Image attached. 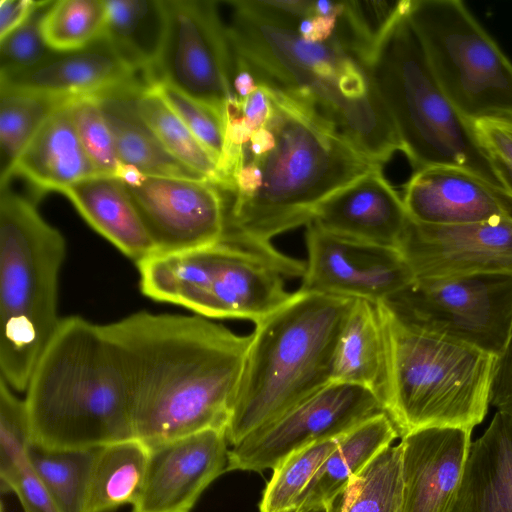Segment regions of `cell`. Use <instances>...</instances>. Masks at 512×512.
Wrapping results in <instances>:
<instances>
[{"mask_svg":"<svg viewBox=\"0 0 512 512\" xmlns=\"http://www.w3.org/2000/svg\"><path fill=\"white\" fill-rule=\"evenodd\" d=\"M473 124L487 154L505 163L499 167V177L512 195V123L478 121Z\"/></svg>","mask_w":512,"mask_h":512,"instance_id":"41","label":"cell"},{"mask_svg":"<svg viewBox=\"0 0 512 512\" xmlns=\"http://www.w3.org/2000/svg\"><path fill=\"white\" fill-rule=\"evenodd\" d=\"M305 227L307 261L298 290L379 304L415 279L396 248L335 235L311 222Z\"/></svg>","mask_w":512,"mask_h":512,"instance_id":"14","label":"cell"},{"mask_svg":"<svg viewBox=\"0 0 512 512\" xmlns=\"http://www.w3.org/2000/svg\"><path fill=\"white\" fill-rule=\"evenodd\" d=\"M1 512H4V508H3V505L1 506Z\"/></svg>","mask_w":512,"mask_h":512,"instance_id":"48","label":"cell"},{"mask_svg":"<svg viewBox=\"0 0 512 512\" xmlns=\"http://www.w3.org/2000/svg\"><path fill=\"white\" fill-rule=\"evenodd\" d=\"M376 305L386 347L382 402L400 437L431 427L473 430L487 414L499 356L408 326Z\"/></svg>","mask_w":512,"mask_h":512,"instance_id":"6","label":"cell"},{"mask_svg":"<svg viewBox=\"0 0 512 512\" xmlns=\"http://www.w3.org/2000/svg\"><path fill=\"white\" fill-rule=\"evenodd\" d=\"M118 178L124 182L156 253L209 247L222 241L226 199L212 181L147 176L126 166L121 167Z\"/></svg>","mask_w":512,"mask_h":512,"instance_id":"13","label":"cell"},{"mask_svg":"<svg viewBox=\"0 0 512 512\" xmlns=\"http://www.w3.org/2000/svg\"><path fill=\"white\" fill-rule=\"evenodd\" d=\"M227 444L225 430L211 428L148 445L144 483L131 512H191L226 472Z\"/></svg>","mask_w":512,"mask_h":512,"instance_id":"16","label":"cell"},{"mask_svg":"<svg viewBox=\"0 0 512 512\" xmlns=\"http://www.w3.org/2000/svg\"><path fill=\"white\" fill-rule=\"evenodd\" d=\"M104 37L119 57L150 83L166 30L164 0H106Z\"/></svg>","mask_w":512,"mask_h":512,"instance_id":"29","label":"cell"},{"mask_svg":"<svg viewBox=\"0 0 512 512\" xmlns=\"http://www.w3.org/2000/svg\"><path fill=\"white\" fill-rule=\"evenodd\" d=\"M398 250L415 278L512 274V220L429 225L410 219Z\"/></svg>","mask_w":512,"mask_h":512,"instance_id":"15","label":"cell"},{"mask_svg":"<svg viewBox=\"0 0 512 512\" xmlns=\"http://www.w3.org/2000/svg\"><path fill=\"white\" fill-rule=\"evenodd\" d=\"M339 17L320 15L305 17L297 22L295 30L305 40L326 42L334 36Z\"/></svg>","mask_w":512,"mask_h":512,"instance_id":"45","label":"cell"},{"mask_svg":"<svg viewBox=\"0 0 512 512\" xmlns=\"http://www.w3.org/2000/svg\"><path fill=\"white\" fill-rule=\"evenodd\" d=\"M75 98L0 87V185L46 119Z\"/></svg>","mask_w":512,"mask_h":512,"instance_id":"31","label":"cell"},{"mask_svg":"<svg viewBox=\"0 0 512 512\" xmlns=\"http://www.w3.org/2000/svg\"><path fill=\"white\" fill-rule=\"evenodd\" d=\"M136 103L140 115L169 154L220 188L221 173L218 161L151 84L139 90Z\"/></svg>","mask_w":512,"mask_h":512,"instance_id":"33","label":"cell"},{"mask_svg":"<svg viewBox=\"0 0 512 512\" xmlns=\"http://www.w3.org/2000/svg\"><path fill=\"white\" fill-rule=\"evenodd\" d=\"M7 492L16 494L24 512H59L34 472L29 459L11 482Z\"/></svg>","mask_w":512,"mask_h":512,"instance_id":"42","label":"cell"},{"mask_svg":"<svg viewBox=\"0 0 512 512\" xmlns=\"http://www.w3.org/2000/svg\"><path fill=\"white\" fill-rule=\"evenodd\" d=\"M399 436L387 413L371 417L343 435L300 495L296 510L328 503Z\"/></svg>","mask_w":512,"mask_h":512,"instance_id":"27","label":"cell"},{"mask_svg":"<svg viewBox=\"0 0 512 512\" xmlns=\"http://www.w3.org/2000/svg\"><path fill=\"white\" fill-rule=\"evenodd\" d=\"M101 329L126 387L134 438L153 445L226 432L250 334L199 315L147 311Z\"/></svg>","mask_w":512,"mask_h":512,"instance_id":"1","label":"cell"},{"mask_svg":"<svg viewBox=\"0 0 512 512\" xmlns=\"http://www.w3.org/2000/svg\"><path fill=\"white\" fill-rule=\"evenodd\" d=\"M71 111L80 141L97 174L118 177L122 165L98 98H76L71 104Z\"/></svg>","mask_w":512,"mask_h":512,"instance_id":"39","label":"cell"},{"mask_svg":"<svg viewBox=\"0 0 512 512\" xmlns=\"http://www.w3.org/2000/svg\"><path fill=\"white\" fill-rule=\"evenodd\" d=\"M107 18L106 0L52 1L41 21L42 36L54 52L78 51L104 37Z\"/></svg>","mask_w":512,"mask_h":512,"instance_id":"35","label":"cell"},{"mask_svg":"<svg viewBox=\"0 0 512 512\" xmlns=\"http://www.w3.org/2000/svg\"><path fill=\"white\" fill-rule=\"evenodd\" d=\"M291 512H327V506H326V504H324V505H318V506H314V507H310V508H306V509L294 510Z\"/></svg>","mask_w":512,"mask_h":512,"instance_id":"47","label":"cell"},{"mask_svg":"<svg viewBox=\"0 0 512 512\" xmlns=\"http://www.w3.org/2000/svg\"><path fill=\"white\" fill-rule=\"evenodd\" d=\"M95 449L50 450L30 445L29 462L59 512H86Z\"/></svg>","mask_w":512,"mask_h":512,"instance_id":"34","label":"cell"},{"mask_svg":"<svg viewBox=\"0 0 512 512\" xmlns=\"http://www.w3.org/2000/svg\"><path fill=\"white\" fill-rule=\"evenodd\" d=\"M32 444L25 400L17 397L12 388L0 378V488L7 492L9 485L28 462Z\"/></svg>","mask_w":512,"mask_h":512,"instance_id":"37","label":"cell"},{"mask_svg":"<svg viewBox=\"0 0 512 512\" xmlns=\"http://www.w3.org/2000/svg\"><path fill=\"white\" fill-rule=\"evenodd\" d=\"M429 66L471 123H512V63L460 0H408Z\"/></svg>","mask_w":512,"mask_h":512,"instance_id":"9","label":"cell"},{"mask_svg":"<svg viewBox=\"0 0 512 512\" xmlns=\"http://www.w3.org/2000/svg\"><path fill=\"white\" fill-rule=\"evenodd\" d=\"M355 299L297 290L257 322L226 427L234 446L331 383Z\"/></svg>","mask_w":512,"mask_h":512,"instance_id":"5","label":"cell"},{"mask_svg":"<svg viewBox=\"0 0 512 512\" xmlns=\"http://www.w3.org/2000/svg\"><path fill=\"white\" fill-rule=\"evenodd\" d=\"M148 84L140 79L96 96L112 133L121 165L147 176L207 180L170 155L140 115L137 94Z\"/></svg>","mask_w":512,"mask_h":512,"instance_id":"24","label":"cell"},{"mask_svg":"<svg viewBox=\"0 0 512 512\" xmlns=\"http://www.w3.org/2000/svg\"><path fill=\"white\" fill-rule=\"evenodd\" d=\"M451 512H512V418L496 412L470 445Z\"/></svg>","mask_w":512,"mask_h":512,"instance_id":"23","label":"cell"},{"mask_svg":"<svg viewBox=\"0 0 512 512\" xmlns=\"http://www.w3.org/2000/svg\"><path fill=\"white\" fill-rule=\"evenodd\" d=\"M166 30L150 83L163 82L217 110L224 118L234 57L218 2L164 0Z\"/></svg>","mask_w":512,"mask_h":512,"instance_id":"11","label":"cell"},{"mask_svg":"<svg viewBox=\"0 0 512 512\" xmlns=\"http://www.w3.org/2000/svg\"><path fill=\"white\" fill-rule=\"evenodd\" d=\"M41 3L34 0H1L0 39L22 26Z\"/></svg>","mask_w":512,"mask_h":512,"instance_id":"44","label":"cell"},{"mask_svg":"<svg viewBox=\"0 0 512 512\" xmlns=\"http://www.w3.org/2000/svg\"><path fill=\"white\" fill-rule=\"evenodd\" d=\"M226 4L234 63L258 84L289 97L381 166L401 150L368 67L335 35L326 42L308 41L252 0Z\"/></svg>","mask_w":512,"mask_h":512,"instance_id":"3","label":"cell"},{"mask_svg":"<svg viewBox=\"0 0 512 512\" xmlns=\"http://www.w3.org/2000/svg\"><path fill=\"white\" fill-rule=\"evenodd\" d=\"M472 430L420 429L401 437L400 512H451L470 451Z\"/></svg>","mask_w":512,"mask_h":512,"instance_id":"18","label":"cell"},{"mask_svg":"<svg viewBox=\"0 0 512 512\" xmlns=\"http://www.w3.org/2000/svg\"><path fill=\"white\" fill-rule=\"evenodd\" d=\"M331 382L368 388L382 401L386 347L376 304L354 300L338 339Z\"/></svg>","mask_w":512,"mask_h":512,"instance_id":"28","label":"cell"},{"mask_svg":"<svg viewBox=\"0 0 512 512\" xmlns=\"http://www.w3.org/2000/svg\"><path fill=\"white\" fill-rule=\"evenodd\" d=\"M490 404L512 418V339L498 357L490 389Z\"/></svg>","mask_w":512,"mask_h":512,"instance_id":"43","label":"cell"},{"mask_svg":"<svg viewBox=\"0 0 512 512\" xmlns=\"http://www.w3.org/2000/svg\"><path fill=\"white\" fill-rule=\"evenodd\" d=\"M411 220L429 225H458L512 220V195L473 172L455 166L415 171L402 197Z\"/></svg>","mask_w":512,"mask_h":512,"instance_id":"17","label":"cell"},{"mask_svg":"<svg viewBox=\"0 0 512 512\" xmlns=\"http://www.w3.org/2000/svg\"><path fill=\"white\" fill-rule=\"evenodd\" d=\"M51 3L42 1L22 26L0 39V73L35 66L54 53L45 43L41 31L42 18Z\"/></svg>","mask_w":512,"mask_h":512,"instance_id":"40","label":"cell"},{"mask_svg":"<svg viewBox=\"0 0 512 512\" xmlns=\"http://www.w3.org/2000/svg\"><path fill=\"white\" fill-rule=\"evenodd\" d=\"M267 89L272 111L262 127L264 147L236 160L221 242L268 262L286 278L302 277L305 262L279 251L273 239L306 226L325 198L382 166L310 111Z\"/></svg>","mask_w":512,"mask_h":512,"instance_id":"2","label":"cell"},{"mask_svg":"<svg viewBox=\"0 0 512 512\" xmlns=\"http://www.w3.org/2000/svg\"><path fill=\"white\" fill-rule=\"evenodd\" d=\"M401 445L379 452L328 503L327 512H400L402 503Z\"/></svg>","mask_w":512,"mask_h":512,"instance_id":"32","label":"cell"},{"mask_svg":"<svg viewBox=\"0 0 512 512\" xmlns=\"http://www.w3.org/2000/svg\"><path fill=\"white\" fill-rule=\"evenodd\" d=\"M286 277L268 262L226 245H217V259L205 318L241 319L256 324L291 296Z\"/></svg>","mask_w":512,"mask_h":512,"instance_id":"21","label":"cell"},{"mask_svg":"<svg viewBox=\"0 0 512 512\" xmlns=\"http://www.w3.org/2000/svg\"><path fill=\"white\" fill-rule=\"evenodd\" d=\"M258 86V82L248 69L234 63L232 89L238 100L242 101L248 98Z\"/></svg>","mask_w":512,"mask_h":512,"instance_id":"46","label":"cell"},{"mask_svg":"<svg viewBox=\"0 0 512 512\" xmlns=\"http://www.w3.org/2000/svg\"><path fill=\"white\" fill-rule=\"evenodd\" d=\"M217 245L156 253L137 263L147 297L186 307L205 317L215 273Z\"/></svg>","mask_w":512,"mask_h":512,"instance_id":"26","label":"cell"},{"mask_svg":"<svg viewBox=\"0 0 512 512\" xmlns=\"http://www.w3.org/2000/svg\"><path fill=\"white\" fill-rule=\"evenodd\" d=\"M9 184L0 185V370L23 392L62 319L58 287L66 242Z\"/></svg>","mask_w":512,"mask_h":512,"instance_id":"8","label":"cell"},{"mask_svg":"<svg viewBox=\"0 0 512 512\" xmlns=\"http://www.w3.org/2000/svg\"><path fill=\"white\" fill-rule=\"evenodd\" d=\"M340 438L318 442L298 450L275 467L259 504L260 512L296 510L300 495L337 446Z\"/></svg>","mask_w":512,"mask_h":512,"instance_id":"36","label":"cell"},{"mask_svg":"<svg viewBox=\"0 0 512 512\" xmlns=\"http://www.w3.org/2000/svg\"><path fill=\"white\" fill-rule=\"evenodd\" d=\"M25 392L34 445L93 449L134 438L126 387L101 325L62 318Z\"/></svg>","mask_w":512,"mask_h":512,"instance_id":"4","label":"cell"},{"mask_svg":"<svg viewBox=\"0 0 512 512\" xmlns=\"http://www.w3.org/2000/svg\"><path fill=\"white\" fill-rule=\"evenodd\" d=\"M310 222L335 235L398 249L410 217L377 167L320 202Z\"/></svg>","mask_w":512,"mask_h":512,"instance_id":"19","label":"cell"},{"mask_svg":"<svg viewBox=\"0 0 512 512\" xmlns=\"http://www.w3.org/2000/svg\"><path fill=\"white\" fill-rule=\"evenodd\" d=\"M383 303L408 326L497 356L512 339V274L415 278Z\"/></svg>","mask_w":512,"mask_h":512,"instance_id":"10","label":"cell"},{"mask_svg":"<svg viewBox=\"0 0 512 512\" xmlns=\"http://www.w3.org/2000/svg\"><path fill=\"white\" fill-rule=\"evenodd\" d=\"M61 194L93 229L136 263L156 253L120 178L94 176L67 187Z\"/></svg>","mask_w":512,"mask_h":512,"instance_id":"25","label":"cell"},{"mask_svg":"<svg viewBox=\"0 0 512 512\" xmlns=\"http://www.w3.org/2000/svg\"><path fill=\"white\" fill-rule=\"evenodd\" d=\"M151 85L216 158L221 173L227 152L225 118L211 106L186 95L169 84L156 82Z\"/></svg>","mask_w":512,"mask_h":512,"instance_id":"38","label":"cell"},{"mask_svg":"<svg viewBox=\"0 0 512 512\" xmlns=\"http://www.w3.org/2000/svg\"><path fill=\"white\" fill-rule=\"evenodd\" d=\"M149 446L129 438L97 447L90 471L86 512H115L133 505L142 489Z\"/></svg>","mask_w":512,"mask_h":512,"instance_id":"30","label":"cell"},{"mask_svg":"<svg viewBox=\"0 0 512 512\" xmlns=\"http://www.w3.org/2000/svg\"><path fill=\"white\" fill-rule=\"evenodd\" d=\"M146 77L133 71L103 37L73 52H54L39 64L0 73V87L67 98L99 96Z\"/></svg>","mask_w":512,"mask_h":512,"instance_id":"20","label":"cell"},{"mask_svg":"<svg viewBox=\"0 0 512 512\" xmlns=\"http://www.w3.org/2000/svg\"><path fill=\"white\" fill-rule=\"evenodd\" d=\"M73 100L46 119L14 166L12 177L25 179L38 197L50 191L61 193L79 181L99 176L78 136Z\"/></svg>","mask_w":512,"mask_h":512,"instance_id":"22","label":"cell"},{"mask_svg":"<svg viewBox=\"0 0 512 512\" xmlns=\"http://www.w3.org/2000/svg\"><path fill=\"white\" fill-rule=\"evenodd\" d=\"M407 11L408 0H401L368 63L401 151L415 171L455 166L504 188L474 124L460 114L438 84Z\"/></svg>","mask_w":512,"mask_h":512,"instance_id":"7","label":"cell"},{"mask_svg":"<svg viewBox=\"0 0 512 512\" xmlns=\"http://www.w3.org/2000/svg\"><path fill=\"white\" fill-rule=\"evenodd\" d=\"M381 413L383 403L370 389L331 382L232 446L226 472L274 469L294 452L340 438Z\"/></svg>","mask_w":512,"mask_h":512,"instance_id":"12","label":"cell"}]
</instances>
